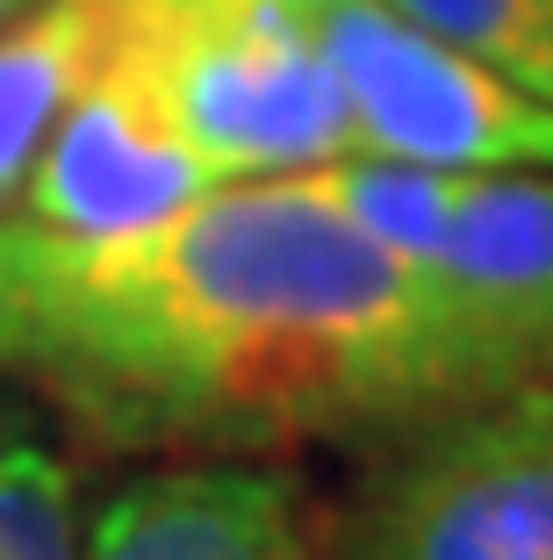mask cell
I'll return each mask as SVG.
<instances>
[{
  "label": "cell",
  "instance_id": "1",
  "mask_svg": "<svg viewBox=\"0 0 553 560\" xmlns=\"http://www.w3.org/2000/svg\"><path fill=\"white\" fill-rule=\"evenodd\" d=\"M0 366L115 445L274 453L496 402L424 273L302 173L123 237L0 209Z\"/></svg>",
  "mask_w": 553,
  "mask_h": 560
},
{
  "label": "cell",
  "instance_id": "2",
  "mask_svg": "<svg viewBox=\"0 0 553 560\" xmlns=\"http://www.w3.org/2000/svg\"><path fill=\"white\" fill-rule=\"evenodd\" d=\"M108 66L137 80L209 180H295L353 159L316 30L280 0H108Z\"/></svg>",
  "mask_w": 553,
  "mask_h": 560
},
{
  "label": "cell",
  "instance_id": "3",
  "mask_svg": "<svg viewBox=\"0 0 553 560\" xmlns=\"http://www.w3.org/2000/svg\"><path fill=\"white\" fill-rule=\"evenodd\" d=\"M367 237L417 266L446 302L496 402L553 381V173H439V165L338 159L302 173Z\"/></svg>",
  "mask_w": 553,
  "mask_h": 560
},
{
  "label": "cell",
  "instance_id": "4",
  "mask_svg": "<svg viewBox=\"0 0 553 560\" xmlns=\"http://www.w3.org/2000/svg\"><path fill=\"white\" fill-rule=\"evenodd\" d=\"M310 30L345 94L353 159L439 165V173H496V165L553 173V101L525 94L518 80L431 36L403 8L331 0L310 15Z\"/></svg>",
  "mask_w": 553,
  "mask_h": 560
},
{
  "label": "cell",
  "instance_id": "5",
  "mask_svg": "<svg viewBox=\"0 0 553 560\" xmlns=\"http://www.w3.org/2000/svg\"><path fill=\"white\" fill-rule=\"evenodd\" d=\"M359 560H553V417L504 396L424 424L359 517Z\"/></svg>",
  "mask_w": 553,
  "mask_h": 560
},
{
  "label": "cell",
  "instance_id": "6",
  "mask_svg": "<svg viewBox=\"0 0 553 560\" xmlns=\"http://www.w3.org/2000/svg\"><path fill=\"white\" fill-rule=\"evenodd\" d=\"M209 187L223 180L201 173L195 151L180 144L159 122V108L137 94V80L123 66H108V50H101L94 80L50 122L44 151L30 159L8 209L66 237H123V231H151V223L180 215Z\"/></svg>",
  "mask_w": 553,
  "mask_h": 560
},
{
  "label": "cell",
  "instance_id": "7",
  "mask_svg": "<svg viewBox=\"0 0 553 560\" xmlns=\"http://www.w3.org/2000/svg\"><path fill=\"white\" fill-rule=\"evenodd\" d=\"M80 560H316L302 503L244 460H187L130 481L87 525Z\"/></svg>",
  "mask_w": 553,
  "mask_h": 560
},
{
  "label": "cell",
  "instance_id": "8",
  "mask_svg": "<svg viewBox=\"0 0 553 560\" xmlns=\"http://www.w3.org/2000/svg\"><path fill=\"white\" fill-rule=\"evenodd\" d=\"M108 50V0H30L0 22V209Z\"/></svg>",
  "mask_w": 553,
  "mask_h": 560
},
{
  "label": "cell",
  "instance_id": "9",
  "mask_svg": "<svg viewBox=\"0 0 553 560\" xmlns=\"http://www.w3.org/2000/svg\"><path fill=\"white\" fill-rule=\"evenodd\" d=\"M431 36L474 50L482 66L553 101V0H389Z\"/></svg>",
  "mask_w": 553,
  "mask_h": 560
},
{
  "label": "cell",
  "instance_id": "10",
  "mask_svg": "<svg viewBox=\"0 0 553 560\" xmlns=\"http://www.w3.org/2000/svg\"><path fill=\"white\" fill-rule=\"evenodd\" d=\"M0 560H80L72 467L44 445L0 453Z\"/></svg>",
  "mask_w": 553,
  "mask_h": 560
},
{
  "label": "cell",
  "instance_id": "11",
  "mask_svg": "<svg viewBox=\"0 0 553 560\" xmlns=\"http://www.w3.org/2000/svg\"><path fill=\"white\" fill-rule=\"evenodd\" d=\"M518 396H532V402H539V410H546V417H553V381H539V388H518Z\"/></svg>",
  "mask_w": 553,
  "mask_h": 560
},
{
  "label": "cell",
  "instance_id": "12",
  "mask_svg": "<svg viewBox=\"0 0 553 560\" xmlns=\"http://www.w3.org/2000/svg\"><path fill=\"white\" fill-rule=\"evenodd\" d=\"M280 8H302V15H316V8H331V0H280Z\"/></svg>",
  "mask_w": 553,
  "mask_h": 560
},
{
  "label": "cell",
  "instance_id": "13",
  "mask_svg": "<svg viewBox=\"0 0 553 560\" xmlns=\"http://www.w3.org/2000/svg\"><path fill=\"white\" fill-rule=\"evenodd\" d=\"M22 8H30V0H0V22H8V15H22Z\"/></svg>",
  "mask_w": 553,
  "mask_h": 560
}]
</instances>
